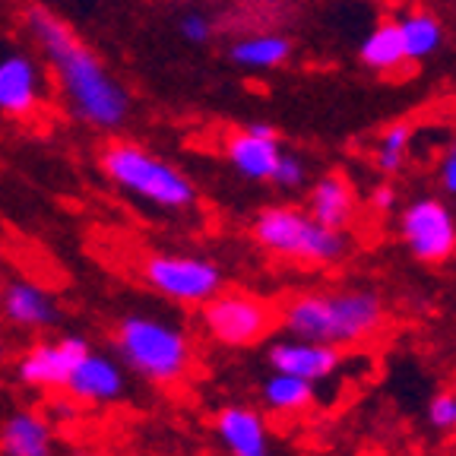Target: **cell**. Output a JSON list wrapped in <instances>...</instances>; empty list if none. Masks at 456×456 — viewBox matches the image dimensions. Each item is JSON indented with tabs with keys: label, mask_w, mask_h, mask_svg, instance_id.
<instances>
[{
	"label": "cell",
	"mask_w": 456,
	"mask_h": 456,
	"mask_svg": "<svg viewBox=\"0 0 456 456\" xmlns=\"http://www.w3.org/2000/svg\"><path fill=\"white\" fill-rule=\"evenodd\" d=\"M216 437L228 456H270V431H266L264 415L250 406H225L219 409L213 421Z\"/></svg>",
	"instance_id": "9a60e30c"
},
{
	"label": "cell",
	"mask_w": 456,
	"mask_h": 456,
	"mask_svg": "<svg viewBox=\"0 0 456 456\" xmlns=\"http://www.w3.org/2000/svg\"><path fill=\"white\" fill-rule=\"evenodd\" d=\"M370 209H374V213H390V209H396V191H393L390 184H378L370 191Z\"/></svg>",
	"instance_id": "4316f807"
},
{
	"label": "cell",
	"mask_w": 456,
	"mask_h": 456,
	"mask_svg": "<svg viewBox=\"0 0 456 456\" xmlns=\"http://www.w3.org/2000/svg\"><path fill=\"white\" fill-rule=\"evenodd\" d=\"M260 396H264V406L270 412L298 415L314 403V384L292 378V374H282V370H273L270 378L264 380V387H260Z\"/></svg>",
	"instance_id": "44dd1931"
},
{
	"label": "cell",
	"mask_w": 456,
	"mask_h": 456,
	"mask_svg": "<svg viewBox=\"0 0 456 456\" xmlns=\"http://www.w3.org/2000/svg\"><path fill=\"white\" fill-rule=\"evenodd\" d=\"M0 314L4 321L13 323L16 330H51L61 321L57 301L51 298V292H45L36 279H7L0 285Z\"/></svg>",
	"instance_id": "5bb4252c"
},
{
	"label": "cell",
	"mask_w": 456,
	"mask_h": 456,
	"mask_svg": "<svg viewBox=\"0 0 456 456\" xmlns=\"http://www.w3.org/2000/svg\"><path fill=\"white\" fill-rule=\"evenodd\" d=\"M250 238L273 256L305 266H333L349 254L346 228L321 225L298 207H266L250 222Z\"/></svg>",
	"instance_id": "5b68a950"
},
{
	"label": "cell",
	"mask_w": 456,
	"mask_h": 456,
	"mask_svg": "<svg viewBox=\"0 0 456 456\" xmlns=\"http://www.w3.org/2000/svg\"><path fill=\"white\" fill-rule=\"evenodd\" d=\"M399 36H403V48H406L409 64L415 61H428L435 57L444 45V22L428 10H409L396 20Z\"/></svg>",
	"instance_id": "ffe728a7"
},
{
	"label": "cell",
	"mask_w": 456,
	"mask_h": 456,
	"mask_svg": "<svg viewBox=\"0 0 456 456\" xmlns=\"http://www.w3.org/2000/svg\"><path fill=\"white\" fill-rule=\"evenodd\" d=\"M437 181H441L444 193L456 197V140L450 142L441 156V165H437Z\"/></svg>",
	"instance_id": "484cf974"
},
{
	"label": "cell",
	"mask_w": 456,
	"mask_h": 456,
	"mask_svg": "<svg viewBox=\"0 0 456 456\" xmlns=\"http://www.w3.org/2000/svg\"><path fill=\"white\" fill-rule=\"evenodd\" d=\"M118 362L136 378L159 387L181 384L193 362V346L184 327L156 314H124L114 327Z\"/></svg>",
	"instance_id": "277c9868"
},
{
	"label": "cell",
	"mask_w": 456,
	"mask_h": 456,
	"mask_svg": "<svg viewBox=\"0 0 456 456\" xmlns=\"http://www.w3.org/2000/svg\"><path fill=\"white\" fill-rule=\"evenodd\" d=\"M266 362L273 370H282V374H292V378L311 380V384H321V380L333 378L336 370L342 368V349L327 346V342H311V339H279L266 352Z\"/></svg>",
	"instance_id": "4fadbf2b"
},
{
	"label": "cell",
	"mask_w": 456,
	"mask_h": 456,
	"mask_svg": "<svg viewBox=\"0 0 456 456\" xmlns=\"http://www.w3.org/2000/svg\"><path fill=\"white\" fill-rule=\"evenodd\" d=\"M54 453V431L45 415L32 409L7 415L0 425V456H51Z\"/></svg>",
	"instance_id": "2e32d148"
},
{
	"label": "cell",
	"mask_w": 456,
	"mask_h": 456,
	"mask_svg": "<svg viewBox=\"0 0 456 456\" xmlns=\"http://www.w3.org/2000/svg\"><path fill=\"white\" fill-rule=\"evenodd\" d=\"M89 352L83 336H61L28 346L16 358V378L28 390H64L79 358Z\"/></svg>",
	"instance_id": "9c48e42d"
},
{
	"label": "cell",
	"mask_w": 456,
	"mask_h": 456,
	"mask_svg": "<svg viewBox=\"0 0 456 456\" xmlns=\"http://www.w3.org/2000/svg\"><path fill=\"white\" fill-rule=\"evenodd\" d=\"M99 171L114 191L159 213H187L197 203V184L184 171L136 140H108L99 150Z\"/></svg>",
	"instance_id": "3957f363"
},
{
	"label": "cell",
	"mask_w": 456,
	"mask_h": 456,
	"mask_svg": "<svg viewBox=\"0 0 456 456\" xmlns=\"http://www.w3.org/2000/svg\"><path fill=\"white\" fill-rule=\"evenodd\" d=\"M358 57H362V64L368 70L384 73V77L403 70L409 64V57L406 48H403V36H399L396 20H384L370 28L368 36H364L362 48H358Z\"/></svg>",
	"instance_id": "d6986e66"
},
{
	"label": "cell",
	"mask_w": 456,
	"mask_h": 456,
	"mask_svg": "<svg viewBox=\"0 0 456 456\" xmlns=\"http://www.w3.org/2000/svg\"><path fill=\"white\" fill-rule=\"evenodd\" d=\"M428 421L437 431H456V393H437L428 406Z\"/></svg>",
	"instance_id": "d4e9b609"
},
{
	"label": "cell",
	"mask_w": 456,
	"mask_h": 456,
	"mask_svg": "<svg viewBox=\"0 0 456 456\" xmlns=\"http://www.w3.org/2000/svg\"><path fill=\"white\" fill-rule=\"evenodd\" d=\"M22 22L38 54L48 61L67 111L83 127L99 130V134H118L127 127L134 99L127 86L102 61L99 51L64 16H57L48 7H26Z\"/></svg>",
	"instance_id": "6da1fadb"
},
{
	"label": "cell",
	"mask_w": 456,
	"mask_h": 456,
	"mask_svg": "<svg viewBox=\"0 0 456 456\" xmlns=\"http://www.w3.org/2000/svg\"><path fill=\"white\" fill-rule=\"evenodd\" d=\"M225 162L241 175L244 181H270L279 156H282V142L279 130L266 121H254L241 130H232L222 142Z\"/></svg>",
	"instance_id": "8fae6325"
},
{
	"label": "cell",
	"mask_w": 456,
	"mask_h": 456,
	"mask_svg": "<svg viewBox=\"0 0 456 456\" xmlns=\"http://www.w3.org/2000/svg\"><path fill=\"white\" fill-rule=\"evenodd\" d=\"M140 279L150 292L162 295L171 305L200 307L219 289H225L219 264L209 256L184 254V250H152L142 256Z\"/></svg>",
	"instance_id": "8992f818"
},
{
	"label": "cell",
	"mask_w": 456,
	"mask_h": 456,
	"mask_svg": "<svg viewBox=\"0 0 456 456\" xmlns=\"http://www.w3.org/2000/svg\"><path fill=\"white\" fill-rule=\"evenodd\" d=\"M399 235L421 264H444L456 254V216L437 197L412 200L399 216Z\"/></svg>",
	"instance_id": "ba28073f"
},
{
	"label": "cell",
	"mask_w": 456,
	"mask_h": 456,
	"mask_svg": "<svg viewBox=\"0 0 456 456\" xmlns=\"http://www.w3.org/2000/svg\"><path fill=\"white\" fill-rule=\"evenodd\" d=\"M67 393L77 403H89V406H111L127 393V368L114 355L105 352H86L77 362L73 374L67 378Z\"/></svg>",
	"instance_id": "7c38bea8"
},
{
	"label": "cell",
	"mask_w": 456,
	"mask_h": 456,
	"mask_svg": "<svg viewBox=\"0 0 456 456\" xmlns=\"http://www.w3.org/2000/svg\"><path fill=\"white\" fill-rule=\"evenodd\" d=\"M412 140H415V127L409 121H396L380 134L378 150H374V162L380 171L387 175H396V171L406 168L409 152H412Z\"/></svg>",
	"instance_id": "7402d4cb"
},
{
	"label": "cell",
	"mask_w": 456,
	"mask_h": 456,
	"mask_svg": "<svg viewBox=\"0 0 456 456\" xmlns=\"http://www.w3.org/2000/svg\"><path fill=\"white\" fill-rule=\"evenodd\" d=\"M45 102V70L28 51L0 54V114L26 121Z\"/></svg>",
	"instance_id": "30bf717a"
},
{
	"label": "cell",
	"mask_w": 456,
	"mask_h": 456,
	"mask_svg": "<svg viewBox=\"0 0 456 456\" xmlns=\"http://www.w3.org/2000/svg\"><path fill=\"white\" fill-rule=\"evenodd\" d=\"M200 323L207 336L225 349H250L264 342L276 327V311L270 301L241 289H219L207 305H200Z\"/></svg>",
	"instance_id": "52a82bcc"
},
{
	"label": "cell",
	"mask_w": 456,
	"mask_h": 456,
	"mask_svg": "<svg viewBox=\"0 0 456 456\" xmlns=\"http://www.w3.org/2000/svg\"><path fill=\"white\" fill-rule=\"evenodd\" d=\"M178 36L184 38L187 45H209L216 36V22L209 13H203V10H184V13L178 16Z\"/></svg>",
	"instance_id": "cb8c5ba5"
},
{
	"label": "cell",
	"mask_w": 456,
	"mask_h": 456,
	"mask_svg": "<svg viewBox=\"0 0 456 456\" xmlns=\"http://www.w3.org/2000/svg\"><path fill=\"white\" fill-rule=\"evenodd\" d=\"M279 323L295 339L327 342L336 349H346L384 330L387 307L374 289L301 292L282 305Z\"/></svg>",
	"instance_id": "7a4b0ae2"
},
{
	"label": "cell",
	"mask_w": 456,
	"mask_h": 456,
	"mask_svg": "<svg viewBox=\"0 0 456 456\" xmlns=\"http://www.w3.org/2000/svg\"><path fill=\"white\" fill-rule=\"evenodd\" d=\"M0 285H4V279H0Z\"/></svg>",
	"instance_id": "83f0119b"
},
{
	"label": "cell",
	"mask_w": 456,
	"mask_h": 456,
	"mask_svg": "<svg viewBox=\"0 0 456 456\" xmlns=\"http://www.w3.org/2000/svg\"><path fill=\"white\" fill-rule=\"evenodd\" d=\"M270 184L279 187V191H301L307 184V162L301 156H295V152L282 150L276 168H273Z\"/></svg>",
	"instance_id": "603a6c76"
},
{
	"label": "cell",
	"mask_w": 456,
	"mask_h": 456,
	"mask_svg": "<svg viewBox=\"0 0 456 456\" xmlns=\"http://www.w3.org/2000/svg\"><path fill=\"white\" fill-rule=\"evenodd\" d=\"M307 213L330 228L349 225L355 219V193H352L349 181L342 175H323L314 181L311 197H307Z\"/></svg>",
	"instance_id": "ac0fdd59"
},
{
	"label": "cell",
	"mask_w": 456,
	"mask_h": 456,
	"mask_svg": "<svg viewBox=\"0 0 456 456\" xmlns=\"http://www.w3.org/2000/svg\"><path fill=\"white\" fill-rule=\"evenodd\" d=\"M289 57H292V38L279 32H250L228 45V61L250 73L279 70L289 64Z\"/></svg>",
	"instance_id": "e0dca14e"
}]
</instances>
